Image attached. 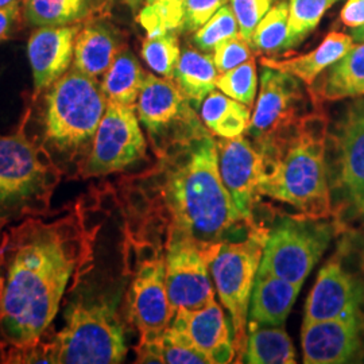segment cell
Instances as JSON below:
<instances>
[{
    "instance_id": "obj_1",
    "label": "cell",
    "mask_w": 364,
    "mask_h": 364,
    "mask_svg": "<svg viewBox=\"0 0 364 364\" xmlns=\"http://www.w3.org/2000/svg\"><path fill=\"white\" fill-rule=\"evenodd\" d=\"M108 188L92 189L64 207L7 230L1 266L0 346L37 341L52 328L66 293L90 273L109 205Z\"/></svg>"
},
{
    "instance_id": "obj_2",
    "label": "cell",
    "mask_w": 364,
    "mask_h": 364,
    "mask_svg": "<svg viewBox=\"0 0 364 364\" xmlns=\"http://www.w3.org/2000/svg\"><path fill=\"white\" fill-rule=\"evenodd\" d=\"M156 156V165L122 177L115 191L126 221L124 240L162 251L176 243H193L212 260L221 243L259 227L239 213L224 188L210 131Z\"/></svg>"
},
{
    "instance_id": "obj_3",
    "label": "cell",
    "mask_w": 364,
    "mask_h": 364,
    "mask_svg": "<svg viewBox=\"0 0 364 364\" xmlns=\"http://www.w3.org/2000/svg\"><path fill=\"white\" fill-rule=\"evenodd\" d=\"M328 120L314 109L272 142L255 144L263 158L264 173L259 195L289 205L312 219L333 215L326 168Z\"/></svg>"
},
{
    "instance_id": "obj_4",
    "label": "cell",
    "mask_w": 364,
    "mask_h": 364,
    "mask_svg": "<svg viewBox=\"0 0 364 364\" xmlns=\"http://www.w3.org/2000/svg\"><path fill=\"white\" fill-rule=\"evenodd\" d=\"M105 108L99 80L73 66L45 91L42 144L64 174L80 177Z\"/></svg>"
},
{
    "instance_id": "obj_5",
    "label": "cell",
    "mask_w": 364,
    "mask_h": 364,
    "mask_svg": "<svg viewBox=\"0 0 364 364\" xmlns=\"http://www.w3.org/2000/svg\"><path fill=\"white\" fill-rule=\"evenodd\" d=\"M30 111L18 130L0 135V224L43 216L64 177L52 154L26 132Z\"/></svg>"
},
{
    "instance_id": "obj_6",
    "label": "cell",
    "mask_w": 364,
    "mask_h": 364,
    "mask_svg": "<svg viewBox=\"0 0 364 364\" xmlns=\"http://www.w3.org/2000/svg\"><path fill=\"white\" fill-rule=\"evenodd\" d=\"M57 364H117L127 355L117 306L105 299H80L65 312V326L54 333Z\"/></svg>"
},
{
    "instance_id": "obj_7",
    "label": "cell",
    "mask_w": 364,
    "mask_h": 364,
    "mask_svg": "<svg viewBox=\"0 0 364 364\" xmlns=\"http://www.w3.org/2000/svg\"><path fill=\"white\" fill-rule=\"evenodd\" d=\"M341 227L338 220L282 215L267 230L258 272L302 285Z\"/></svg>"
},
{
    "instance_id": "obj_8",
    "label": "cell",
    "mask_w": 364,
    "mask_h": 364,
    "mask_svg": "<svg viewBox=\"0 0 364 364\" xmlns=\"http://www.w3.org/2000/svg\"><path fill=\"white\" fill-rule=\"evenodd\" d=\"M267 230L255 227L245 239L221 243L209 263L221 304L230 312L234 331L235 358L242 363L248 335V309L259 270Z\"/></svg>"
},
{
    "instance_id": "obj_9",
    "label": "cell",
    "mask_w": 364,
    "mask_h": 364,
    "mask_svg": "<svg viewBox=\"0 0 364 364\" xmlns=\"http://www.w3.org/2000/svg\"><path fill=\"white\" fill-rule=\"evenodd\" d=\"M124 263L132 275L127 306L139 343H151L170 326L174 309L165 279V251L144 242L124 240Z\"/></svg>"
},
{
    "instance_id": "obj_10",
    "label": "cell",
    "mask_w": 364,
    "mask_h": 364,
    "mask_svg": "<svg viewBox=\"0 0 364 364\" xmlns=\"http://www.w3.org/2000/svg\"><path fill=\"white\" fill-rule=\"evenodd\" d=\"M135 108L156 156L173 144L209 131L195 107L169 78L146 73Z\"/></svg>"
},
{
    "instance_id": "obj_11",
    "label": "cell",
    "mask_w": 364,
    "mask_h": 364,
    "mask_svg": "<svg viewBox=\"0 0 364 364\" xmlns=\"http://www.w3.org/2000/svg\"><path fill=\"white\" fill-rule=\"evenodd\" d=\"M326 142L336 154L331 178V193L338 196L340 208L352 218L364 216V96L346 107Z\"/></svg>"
},
{
    "instance_id": "obj_12",
    "label": "cell",
    "mask_w": 364,
    "mask_h": 364,
    "mask_svg": "<svg viewBox=\"0 0 364 364\" xmlns=\"http://www.w3.org/2000/svg\"><path fill=\"white\" fill-rule=\"evenodd\" d=\"M147 154V142L135 107L107 102L81 178L103 177L129 169Z\"/></svg>"
},
{
    "instance_id": "obj_13",
    "label": "cell",
    "mask_w": 364,
    "mask_h": 364,
    "mask_svg": "<svg viewBox=\"0 0 364 364\" xmlns=\"http://www.w3.org/2000/svg\"><path fill=\"white\" fill-rule=\"evenodd\" d=\"M299 81L289 73L263 66L259 96L247 130L254 144L273 141L309 114L308 97Z\"/></svg>"
},
{
    "instance_id": "obj_14",
    "label": "cell",
    "mask_w": 364,
    "mask_h": 364,
    "mask_svg": "<svg viewBox=\"0 0 364 364\" xmlns=\"http://www.w3.org/2000/svg\"><path fill=\"white\" fill-rule=\"evenodd\" d=\"M210 258L193 243H176L165 251V279L174 309L197 311L215 301L209 273Z\"/></svg>"
},
{
    "instance_id": "obj_15",
    "label": "cell",
    "mask_w": 364,
    "mask_h": 364,
    "mask_svg": "<svg viewBox=\"0 0 364 364\" xmlns=\"http://www.w3.org/2000/svg\"><path fill=\"white\" fill-rule=\"evenodd\" d=\"M221 181L235 207L246 220L254 223L264 173L263 158L255 144L246 136L216 141Z\"/></svg>"
},
{
    "instance_id": "obj_16",
    "label": "cell",
    "mask_w": 364,
    "mask_h": 364,
    "mask_svg": "<svg viewBox=\"0 0 364 364\" xmlns=\"http://www.w3.org/2000/svg\"><path fill=\"white\" fill-rule=\"evenodd\" d=\"M364 284L338 255L318 272L306 305L302 326L344 316H362Z\"/></svg>"
},
{
    "instance_id": "obj_17",
    "label": "cell",
    "mask_w": 364,
    "mask_h": 364,
    "mask_svg": "<svg viewBox=\"0 0 364 364\" xmlns=\"http://www.w3.org/2000/svg\"><path fill=\"white\" fill-rule=\"evenodd\" d=\"M362 316H344L302 326L301 347L305 364L348 363L362 347Z\"/></svg>"
},
{
    "instance_id": "obj_18",
    "label": "cell",
    "mask_w": 364,
    "mask_h": 364,
    "mask_svg": "<svg viewBox=\"0 0 364 364\" xmlns=\"http://www.w3.org/2000/svg\"><path fill=\"white\" fill-rule=\"evenodd\" d=\"M81 26L37 27L30 36L27 57L33 72L34 100L72 68Z\"/></svg>"
},
{
    "instance_id": "obj_19",
    "label": "cell",
    "mask_w": 364,
    "mask_h": 364,
    "mask_svg": "<svg viewBox=\"0 0 364 364\" xmlns=\"http://www.w3.org/2000/svg\"><path fill=\"white\" fill-rule=\"evenodd\" d=\"M170 326L204 352L212 364L231 363L235 359L234 340L224 312L216 301L197 311L177 309Z\"/></svg>"
},
{
    "instance_id": "obj_20",
    "label": "cell",
    "mask_w": 364,
    "mask_h": 364,
    "mask_svg": "<svg viewBox=\"0 0 364 364\" xmlns=\"http://www.w3.org/2000/svg\"><path fill=\"white\" fill-rule=\"evenodd\" d=\"M123 48L126 43L122 31L105 15L95 16L82 23L78 31L72 66L99 80Z\"/></svg>"
},
{
    "instance_id": "obj_21",
    "label": "cell",
    "mask_w": 364,
    "mask_h": 364,
    "mask_svg": "<svg viewBox=\"0 0 364 364\" xmlns=\"http://www.w3.org/2000/svg\"><path fill=\"white\" fill-rule=\"evenodd\" d=\"M301 287L272 274L258 272L250 299L248 326H284Z\"/></svg>"
},
{
    "instance_id": "obj_22",
    "label": "cell",
    "mask_w": 364,
    "mask_h": 364,
    "mask_svg": "<svg viewBox=\"0 0 364 364\" xmlns=\"http://www.w3.org/2000/svg\"><path fill=\"white\" fill-rule=\"evenodd\" d=\"M352 46L353 39L351 36L332 31L312 52L287 60L263 57L260 64L266 68L289 73L301 80L308 87H312L317 77L329 66L338 61Z\"/></svg>"
},
{
    "instance_id": "obj_23",
    "label": "cell",
    "mask_w": 364,
    "mask_h": 364,
    "mask_svg": "<svg viewBox=\"0 0 364 364\" xmlns=\"http://www.w3.org/2000/svg\"><path fill=\"white\" fill-rule=\"evenodd\" d=\"M316 103L364 96V42L353 45L333 65L326 69L316 88H309Z\"/></svg>"
},
{
    "instance_id": "obj_24",
    "label": "cell",
    "mask_w": 364,
    "mask_h": 364,
    "mask_svg": "<svg viewBox=\"0 0 364 364\" xmlns=\"http://www.w3.org/2000/svg\"><path fill=\"white\" fill-rule=\"evenodd\" d=\"M108 0H22V16L30 26L82 25L105 15Z\"/></svg>"
},
{
    "instance_id": "obj_25",
    "label": "cell",
    "mask_w": 364,
    "mask_h": 364,
    "mask_svg": "<svg viewBox=\"0 0 364 364\" xmlns=\"http://www.w3.org/2000/svg\"><path fill=\"white\" fill-rule=\"evenodd\" d=\"M218 77L219 72L213 63V57L209 53L188 48L181 52L173 81L197 109L209 93L215 91Z\"/></svg>"
},
{
    "instance_id": "obj_26",
    "label": "cell",
    "mask_w": 364,
    "mask_h": 364,
    "mask_svg": "<svg viewBox=\"0 0 364 364\" xmlns=\"http://www.w3.org/2000/svg\"><path fill=\"white\" fill-rule=\"evenodd\" d=\"M144 77L146 72L136 55L127 46L123 48L100 82L107 102L136 107Z\"/></svg>"
},
{
    "instance_id": "obj_27",
    "label": "cell",
    "mask_w": 364,
    "mask_h": 364,
    "mask_svg": "<svg viewBox=\"0 0 364 364\" xmlns=\"http://www.w3.org/2000/svg\"><path fill=\"white\" fill-rule=\"evenodd\" d=\"M201 119L213 135L234 139L247 132L251 107L231 99L223 92L213 91L201 105Z\"/></svg>"
},
{
    "instance_id": "obj_28",
    "label": "cell",
    "mask_w": 364,
    "mask_h": 364,
    "mask_svg": "<svg viewBox=\"0 0 364 364\" xmlns=\"http://www.w3.org/2000/svg\"><path fill=\"white\" fill-rule=\"evenodd\" d=\"M242 363H296V350L284 326H248Z\"/></svg>"
},
{
    "instance_id": "obj_29",
    "label": "cell",
    "mask_w": 364,
    "mask_h": 364,
    "mask_svg": "<svg viewBox=\"0 0 364 364\" xmlns=\"http://www.w3.org/2000/svg\"><path fill=\"white\" fill-rule=\"evenodd\" d=\"M338 0H289V25L285 52L301 45L318 23L324 14Z\"/></svg>"
},
{
    "instance_id": "obj_30",
    "label": "cell",
    "mask_w": 364,
    "mask_h": 364,
    "mask_svg": "<svg viewBox=\"0 0 364 364\" xmlns=\"http://www.w3.org/2000/svg\"><path fill=\"white\" fill-rule=\"evenodd\" d=\"M289 25V3L279 0L255 28L250 46L255 53L278 54L285 52Z\"/></svg>"
},
{
    "instance_id": "obj_31",
    "label": "cell",
    "mask_w": 364,
    "mask_h": 364,
    "mask_svg": "<svg viewBox=\"0 0 364 364\" xmlns=\"http://www.w3.org/2000/svg\"><path fill=\"white\" fill-rule=\"evenodd\" d=\"M141 55L146 65L154 70L158 76L173 80L181 55L178 31H166L156 37H146Z\"/></svg>"
},
{
    "instance_id": "obj_32",
    "label": "cell",
    "mask_w": 364,
    "mask_h": 364,
    "mask_svg": "<svg viewBox=\"0 0 364 364\" xmlns=\"http://www.w3.org/2000/svg\"><path fill=\"white\" fill-rule=\"evenodd\" d=\"M144 6L136 15L147 37H156L166 31L181 33L185 0H144Z\"/></svg>"
},
{
    "instance_id": "obj_33",
    "label": "cell",
    "mask_w": 364,
    "mask_h": 364,
    "mask_svg": "<svg viewBox=\"0 0 364 364\" xmlns=\"http://www.w3.org/2000/svg\"><path fill=\"white\" fill-rule=\"evenodd\" d=\"M240 37L239 23L231 6H223L208 22L200 27L193 36V43L201 52H213L219 45L228 39Z\"/></svg>"
},
{
    "instance_id": "obj_34",
    "label": "cell",
    "mask_w": 364,
    "mask_h": 364,
    "mask_svg": "<svg viewBox=\"0 0 364 364\" xmlns=\"http://www.w3.org/2000/svg\"><path fill=\"white\" fill-rule=\"evenodd\" d=\"M216 88L231 99L252 107L258 90V73L254 58L219 75L216 80Z\"/></svg>"
},
{
    "instance_id": "obj_35",
    "label": "cell",
    "mask_w": 364,
    "mask_h": 364,
    "mask_svg": "<svg viewBox=\"0 0 364 364\" xmlns=\"http://www.w3.org/2000/svg\"><path fill=\"white\" fill-rule=\"evenodd\" d=\"M162 363L212 364V360L203 351L195 347L189 338L180 331L169 326L158 340Z\"/></svg>"
},
{
    "instance_id": "obj_36",
    "label": "cell",
    "mask_w": 364,
    "mask_h": 364,
    "mask_svg": "<svg viewBox=\"0 0 364 364\" xmlns=\"http://www.w3.org/2000/svg\"><path fill=\"white\" fill-rule=\"evenodd\" d=\"M46 332L42 338L27 343L22 346L7 347L4 350V359L3 363L7 364H28V363H53L57 364V344L54 335L48 329V338Z\"/></svg>"
},
{
    "instance_id": "obj_37",
    "label": "cell",
    "mask_w": 364,
    "mask_h": 364,
    "mask_svg": "<svg viewBox=\"0 0 364 364\" xmlns=\"http://www.w3.org/2000/svg\"><path fill=\"white\" fill-rule=\"evenodd\" d=\"M275 0H230L239 23L240 37L250 43L251 37L264 15L272 10Z\"/></svg>"
},
{
    "instance_id": "obj_38",
    "label": "cell",
    "mask_w": 364,
    "mask_h": 364,
    "mask_svg": "<svg viewBox=\"0 0 364 364\" xmlns=\"http://www.w3.org/2000/svg\"><path fill=\"white\" fill-rule=\"evenodd\" d=\"M213 63L219 75L225 73L236 66L242 65L254 58V50L242 37L228 39L213 50Z\"/></svg>"
},
{
    "instance_id": "obj_39",
    "label": "cell",
    "mask_w": 364,
    "mask_h": 364,
    "mask_svg": "<svg viewBox=\"0 0 364 364\" xmlns=\"http://www.w3.org/2000/svg\"><path fill=\"white\" fill-rule=\"evenodd\" d=\"M230 0H185L181 33H196Z\"/></svg>"
},
{
    "instance_id": "obj_40",
    "label": "cell",
    "mask_w": 364,
    "mask_h": 364,
    "mask_svg": "<svg viewBox=\"0 0 364 364\" xmlns=\"http://www.w3.org/2000/svg\"><path fill=\"white\" fill-rule=\"evenodd\" d=\"M22 15V6L19 3H14L9 7L0 9V42L11 37V33L19 23Z\"/></svg>"
},
{
    "instance_id": "obj_41",
    "label": "cell",
    "mask_w": 364,
    "mask_h": 364,
    "mask_svg": "<svg viewBox=\"0 0 364 364\" xmlns=\"http://www.w3.org/2000/svg\"><path fill=\"white\" fill-rule=\"evenodd\" d=\"M340 18L346 26L360 27L364 25V0H347Z\"/></svg>"
},
{
    "instance_id": "obj_42",
    "label": "cell",
    "mask_w": 364,
    "mask_h": 364,
    "mask_svg": "<svg viewBox=\"0 0 364 364\" xmlns=\"http://www.w3.org/2000/svg\"><path fill=\"white\" fill-rule=\"evenodd\" d=\"M351 37L353 39V42H356V43L364 42V25L363 26L352 28Z\"/></svg>"
},
{
    "instance_id": "obj_43",
    "label": "cell",
    "mask_w": 364,
    "mask_h": 364,
    "mask_svg": "<svg viewBox=\"0 0 364 364\" xmlns=\"http://www.w3.org/2000/svg\"><path fill=\"white\" fill-rule=\"evenodd\" d=\"M123 1L130 7L134 13H138L142 9V3H144V0H123Z\"/></svg>"
},
{
    "instance_id": "obj_44",
    "label": "cell",
    "mask_w": 364,
    "mask_h": 364,
    "mask_svg": "<svg viewBox=\"0 0 364 364\" xmlns=\"http://www.w3.org/2000/svg\"><path fill=\"white\" fill-rule=\"evenodd\" d=\"M21 0H0V9H4V7H9L14 3H19Z\"/></svg>"
},
{
    "instance_id": "obj_45",
    "label": "cell",
    "mask_w": 364,
    "mask_h": 364,
    "mask_svg": "<svg viewBox=\"0 0 364 364\" xmlns=\"http://www.w3.org/2000/svg\"><path fill=\"white\" fill-rule=\"evenodd\" d=\"M0 289H1V275H0Z\"/></svg>"
}]
</instances>
